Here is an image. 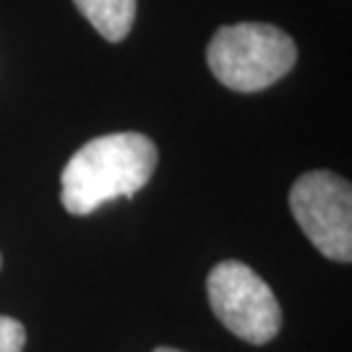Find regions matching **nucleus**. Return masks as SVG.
<instances>
[{"label":"nucleus","mask_w":352,"mask_h":352,"mask_svg":"<svg viewBox=\"0 0 352 352\" xmlns=\"http://www.w3.org/2000/svg\"><path fill=\"white\" fill-rule=\"evenodd\" d=\"M206 292L214 316L248 344H266L282 329V311L272 287L243 261H222L209 272Z\"/></svg>","instance_id":"3"},{"label":"nucleus","mask_w":352,"mask_h":352,"mask_svg":"<svg viewBox=\"0 0 352 352\" xmlns=\"http://www.w3.org/2000/svg\"><path fill=\"white\" fill-rule=\"evenodd\" d=\"M154 352H180V350H175V347H157Z\"/></svg>","instance_id":"7"},{"label":"nucleus","mask_w":352,"mask_h":352,"mask_svg":"<svg viewBox=\"0 0 352 352\" xmlns=\"http://www.w3.org/2000/svg\"><path fill=\"white\" fill-rule=\"evenodd\" d=\"M26 344V329L11 316H0V352H21Z\"/></svg>","instance_id":"6"},{"label":"nucleus","mask_w":352,"mask_h":352,"mask_svg":"<svg viewBox=\"0 0 352 352\" xmlns=\"http://www.w3.org/2000/svg\"><path fill=\"white\" fill-rule=\"evenodd\" d=\"M295 222L331 261H352V188L329 170L300 175L289 188Z\"/></svg>","instance_id":"4"},{"label":"nucleus","mask_w":352,"mask_h":352,"mask_svg":"<svg viewBox=\"0 0 352 352\" xmlns=\"http://www.w3.org/2000/svg\"><path fill=\"white\" fill-rule=\"evenodd\" d=\"M74 3L89 24L110 42L126 39L136 19V0H74Z\"/></svg>","instance_id":"5"},{"label":"nucleus","mask_w":352,"mask_h":352,"mask_svg":"<svg viewBox=\"0 0 352 352\" xmlns=\"http://www.w3.org/2000/svg\"><path fill=\"white\" fill-rule=\"evenodd\" d=\"M0 261H3V258H0Z\"/></svg>","instance_id":"8"},{"label":"nucleus","mask_w":352,"mask_h":352,"mask_svg":"<svg viewBox=\"0 0 352 352\" xmlns=\"http://www.w3.org/2000/svg\"><path fill=\"white\" fill-rule=\"evenodd\" d=\"M298 47L272 24L222 26L206 47V63L217 81L235 91H261L292 71Z\"/></svg>","instance_id":"2"},{"label":"nucleus","mask_w":352,"mask_h":352,"mask_svg":"<svg viewBox=\"0 0 352 352\" xmlns=\"http://www.w3.org/2000/svg\"><path fill=\"white\" fill-rule=\"evenodd\" d=\"M157 170V146L144 133H107L91 139L68 160L60 175V201L71 214L97 212L104 201L131 199Z\"/></svg>","instance_id":"1"}]
</instances>
